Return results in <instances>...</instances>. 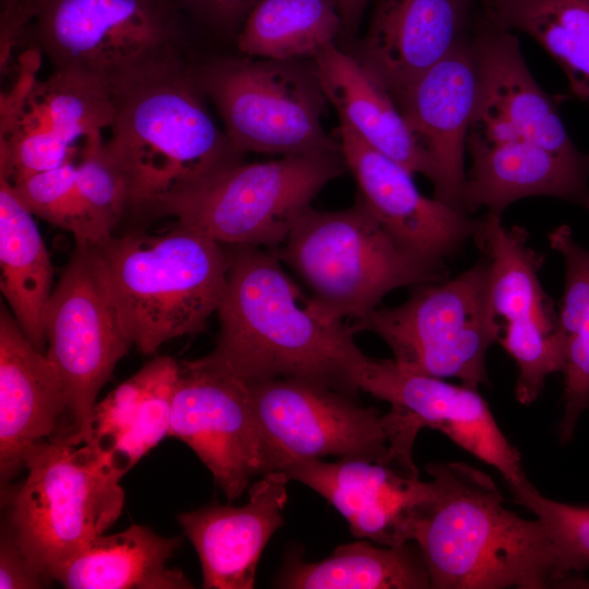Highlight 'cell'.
Here are the masks:
<instances>
[{"instance_id":"60d3db41","label":"cell","mask_w":589,"mask_h":589,"mask_svg":"<svg viewBox=\"0 0 589 589\" xmlns=\"http://www.w3.org/2000/svg\"><path fill=\"white\" fill-rule=\"evenodd\" d=\"M558 588H589V580L579 576H569L557 585Z\"/></svg>"},{"instance_id":"e0dca14e","label":"cell","mask_w":589,"mask_h":589,"mask_svg":"<svg viewBox=\"0 0 589 589\" xmlns=\"http://www.w3.org/2000/svg\"><path fill=\"white\" fill-rule=\"evenodd\" d=\"M341 156L359 187V196L392 239L432 265L474 238L480 219L420 193L412 173L368 145L347 123L337 129Z\"/></svg>"},{"instance_id":"d590c367","label":"cell","mask_w":589,"mask_h":589,"mask_svg":"<svg viewBox=\"0 0 589 589\" xmlns=\"http://www.w3.org/2000/svg\"><path fill=\"white\" fill-rule=\"evenodd\" d=\"M73 153L71 144L22 112L13 129L0 137V173L15 181L55 169Z\"/></svg>"},{"instance_id":"74e56055","label":"cell","mask_w":589,"mask_h":589,"mask_svg":"<svg viewBox=\"0 0 589 589\" xmlns=\"http://www.w3.org/2000/svg\"><path fill=\"white\" fill-rule=\"evenodd\" d=\"M183 10L213 26L229 28L243 22L257 0H178Z\"/></svg>"},{"instance_id":"b9f144b4","label":"cell","mask_w":589,"mask_h":589,"mask_svg":"<svg viewBox=\"0 0 589 589\" xmlns=\"http://www.w3.org/2000/svg\"><path fill=\"white\" fill-rule=\"evenodd\" d=\"M489 1H491V0H479V2H480L481 5L488 3Z\"/></svg>"},{"instance_id":"8fae6325","label":"cell","mask_w":589,"mask_h":589,"mask_svg":"<svg viewBox=\"0 0 589 589\" xmlns=\"http://www.w3.org/2000/svg\"><path fill=\"white\" fill-rule=\"evenodd\" d=\"M357 384L360 390L390 405L385 414L390 433L389 457L401 471L419 477L412 447L419 431L430 428L494 467L512 492L531 484L520 453L503 434L477 388L406 370L394 360L369 357L359 370Z\"/></svg>"},{"instance_id":"cb8c5ba5","label":"cell","mask_w":589,"mask_h":589,"mask_svg":"<svg viewBox=\"0 0 589 589\" xmlns=\"http://www.w3.org/2000/svg\"><path fill=\"white\" fill-rule=\"evenodd\" d=\"M181 364L156 357L96 402L81 440L120 478L168 436Z\"/></svg>"},{"instance_id":"9a60e30c","label":"cell","mask_w":589,"mask_h":589,"mask_svg":"<svg viewBox=\"0 0 589 589\" xmlns=\"http://www.w3.org/2000/svg\"><path fill=\"white\" fill-rule=\"evenodd\" d=\"M168 436L196 454L228 502L239 498L252 478L275 470L247 382L191 360L181 363Z\"/></svg>"},{"instance_id":"2e32d148","label":"cell","mask_w":589,"mask_h":589,"mask_svg":"<svg viewBox=\"0 0 589 589\" xmlns=\"http://www.w3.org/2000/svg\"><path fill=\"white\" fill-rule=\"evenodd\" d=\"M479 91L480 64L473 29L393 98L429 163L434 197L466 214L464 159Z\"/></svg>"},{"instance_id":"d6a6232c","label":"cell","mask_w":589,"mask_h":589,"mask_svg":"<svg viewBox=\"0 0 589 589\" xmlns=\"http://www.w3.org/2000/svg\"><path fill=\"white\" fill-rule=\"evenodd\" d=\"M11 183L34 216L71 233L75 245H93L112 235L84 200L73 157L55 169Z\"/></svg>"},{"instance_id":"ffe728a7","label":"cell","mask_w":589,"mask_h":589,"mask_svg":"<svg viewBox=\"0 0 589 589\" xmlns=\"http://www.w3.org/2000/svg\"><path fill=\"white\" fill-rule=\"evenodd\" d=\"M289 480L283 471H268L250 486L242 506L213 504L178 515L200 557L204 588L254 587L261 554L284 524Z\"/></svg>"},{"instance_id":"4dcf8cb0","label":"cell","mask_w":589,"mask_h":589,"mask_svg":"<svg viewBox=\"0 0 589 589\" xmlns=\"http://www.w3.org/2000/svg\"><path fill=\"white\" fill-rule=\"evenodd\" d=\"M549 242L565 264V287L557 312L564 344V414L560 440L573 437L576 423L589 404V250L562 225L549 235Z\"/></svg>"},{"instance_id":"3957f363","label":"cell","mask_w":589,"mask_h":589,"mask_svg":"<svg viewBox=\"0 0 589 589\" xmlns=\"http://www.w3.org/2000/svg\"><path fill=\"white\" fill-rule=\"evenodd\" d=\"M115 118L109 152L123 168L131 207L153 209L241 163V153L204 105L181 59L110 83Z\"/></svg>"},{"instance_id":"484cf974","label":"cell","mask_w":589,"mask_h":589,"mask_svg":"<svg viewBox=\"0 0 589 589\" xmlns=\"http://www.w3.org/2000/svg\"><path fill=\"white\" fill-rule=\"evenodd\" d=\"M180 537L165 538L151 528L100 534L59 566L51 580L67 589H188L193 584L167 563L180 548Z\"/></svg>"},{"instance_id":"f546056e","label":"cell","mask_w":589,"mask_h":589,"mask_svg":"<svg viewBox=\"0 0 589 589\" xmlns=\"http://www.w3.org/2000/svg\"><path fill=\"white\" fill-rule=\"evenodd\" d=\"M339 34L337 0H257L242 22L237 46L255 59H312Z\"/></svg>"},{"instance_id":"7a4b0ae2","label":"cell","mask_w":589,"mask_h":589,"mask_svg":"<svg viewBox=\"0 0 589 589\" xmlns=\"http://www.w3.org/2000/svg\"><path fill=\"white\" fill-rule=\"evenodd\" d=\"M432 497L411 528L435 589H542L558 581L545 525L504 506L492 478L464 462L426 466Z\"/></svg>"},{"instance_id":"1f68e13d","label":"cell","mask_w":589,"mask_h":589,"mask_svg":"<svg viewBox=\"0 0 589 589\" xmlns=\"http://www.w3.org/2000/svg\"><path fill=\"white\" fill-rule=\"evenodd\" d=\"M23 113L72 145L79 137L100 135L111 127V86L98 76L55 70L47 80L35 81Z\"/></svg>"},{"instance_id":"836d02e7","label":"cell","mask_w":589,"mask_h":589,"mask_svg":"<svg viewBox=\"0 0 589 589\" xmlns=\"http://www.w3.org/2000/svg\"><path fill=\"white\" fill-rule=\"evenodd\" d=\"M513 494L518 504L545 525L553 544L557 584L589 567V506L550 500L532 484Z\"/></svg>"},{"instance_id":"d6986e66","label":"cell","mask_w":589,"mask_h":589,"mask_svg":"<svg viewBox=\"0 0 589 589\" xmlns=\"http://www.w3.org/2000/svg\"><path fill=\"white\" fill-rule=\"evenodd\" d=\"M480 12L479 0H374L353 56L394 98L470 35Z\"/></svg>"},{"instance_id":"5bb4252c","label":"cell","mask_w":589,"mask_h":589,"mask_svg":"<svg viewBox=\"0 0 589 589\" xmlns=\"http://www.w3.org/2000/svg\"><path fill=\"white\" fill-rule=\"evenodd\" d=\"M247 384L275 470L278 455L338 456L392 465L388 424L375 408L359 406L350 395L302 378Z\"/></svg>"},{"instance_id":"30bf717a","label":"cell","mask_w":589,"mask_h":589,"mask_svg":"<svg viewBox=\"0 0 589 589\" xmlns=\"http://www.w3.org/2000/svg\"><path fill=\"white\" fill-rule=\"evenodd\" d=\"M182 11L178 0H41L32 21L35 48L55 70L110 84L181 59Z\"/></svg>"},{"instance_id":"44dd1931","label":"cell","mask_w":589,"mask_h":589,"mask_svg":"<svg viewBox=\"0 0 589 589\" xmlns=\"http://www.w3.org/2000/svg\"><path fill=\"white\" fill-rule=\"evenodd\" d=\"M67 401L47 354L24 335L11 311L0 308V474L9 481L31 448L59 432Z\"/></svg>"},{"instance_id":"277c9868","label":"cell","mask_w":589,"mask_h":589,"mask_svg":"<svg viewBox=\"0 0 589 589\" xmlns=\"http://www.w3.org/2000/svg\"><path fill=\"white\" fill-rule=\"evenodd\" d=\"M84 248L125 334L144 354L202 330L218 310L228 253L199 230L177 224L164 233L111 235Z\"/></svg>"},{"instance_id":"7bdbcfd3","label":"cell","mask_w":589,"mask_h":589,"mask_svg":"<svg viewBox=\"0 0 589 589\" xmlns=\"http://www.w3.org/2000/svg\"><path fill=\"white\" fill-rule=\"evenodd\" d=\"M337 1H338V4H339V0H337Z\"/></svg>"},{"instance_id":"ab89813d","label":"cell","mask_w":589,"mask_h":589,"mask_svg":"<svg viewBox=\"0 0 589 589\" xmlns=\"http://www.w3.org/2000/svg\"><path fill=\"white\" fill-rule=\"evenodd\" d=\"M371 0H339L341 34H351L359 25L361 15Z\"/></svg>"},{"instance_id":"7402d4cb","label":"cell","mask_w":589,"mask_h":589,"mask_svg":"<svg viewBox=\"0 0 589 589\" xmlns=\"http://www.w3.org/2000/svg\"><path fill=\"white\" fill-rule=\"evenodd\" d=\"M480 91L474 113L501 121L526 139L573 160H584L553 103L530 74L514 32L481 10L474 27Z\"/></svg>"},{"instance_id":"8d00e7d4","label":"cell","mask_w":589,"mask_h":589,"mask_svg":"<svg viewBox=\"0 0 589 589\" xmlns=\"http://www.w3.org/2000/svg\"><path fill=\"white\" fill-rule=\"evenodd\" d=\"M48 580L21 549L7 525L0 542V589L43 588Z\"/></svg>"},{"instance_id":"83f0119b","label":"cell","mask_w":589,"mask_h":589,"mask_svg":"<svg viewBox=\"0 0 589 589\" xmlns=\"http://www.w3.org/2000/svg\"><path fill=\"white\" fill-rule=\"evenodd\" d=\"M277 584L291 589L431 588L426 565L414 542L375 546L366 539L342 544L320 562L293 558Z\"/></svg>"},{"instance_id":"e575fe53","label":"cell","mask_w":589,"mask_h":589,"mask_svg":"<svg viewBox=\"0 0 589 589\" xmlns=\"http://www.w3.org/2000/svg\"><path fill=\"white\" fill-rule=\"evenodd\" d=\"M76 176L84 200L112 231L131 207V189L123 168L109 152L101 134L84 140Z\"/></svg>"},{"instance_id":"4fadbf2b","label":"cell","mask_w":589,"mask_h":589,"mask_svg":"<svg viewBox=\"0 0 589 589\" xmlns=\"http://www.w3.org/2000/svg\"><path fill=\"white\" fill-rule=\"evenodd\" d=\"M489 261V300L501 328L498 342L518 368L516 398L530 405L545 378L564 369V344L557 312L543 290L539 272L543 256L528 244V232L502 224L488 213L474 236Z\"/></svg>"},{"instance_id":"d4e9b609","label":"cell","mask_w":589,"mask_h":589,"mask_svg":"<svg viewBox=\"0 0 589 589\" xmlns=\"http://www.w3.org/2000/svg\"><path fill=\"white\" fill-rule=\"evenodd\" d=\"M312 67L339 121L412 175L429 179V163L394 99L353 55L332 43L312 58Z\"/></svg>"},{"instance_id":"f35d334b","label":"cell","mask_w":589,"mask_h":589,"mask_svg":"<svg viewBox=\"0 0 589 589\" xmlns=\"http://www.w3.org/2000/svg\"><path fill=\"white\" fill-rule=\"evenodd\" d=\"M40 1L1 0V38L10 41L19 40L35 17Z\"/></svg>"},{"instance_id":"ee69618b","label":"cell","mask_w":589,"mask_h":589,"mask_svg":"<svg viewBox=\"0 0 589 589\" xmlns=\"http://www.w3.org/2000/svg\"><path fill=\"white\" fill-rule=\"evenodd\" d=\"M588 407H589V404H588Z\"/></svg>"},{"instance_id":"4316f807","label":"cell","mask_w":589,"mask_h":589,"mask_svg":"<svg viewBox=\"0 0 589 589\" xmlns=\"http://www.w3.org/2000/svg\"><path fill=\"white\" fill-rule=\"evenodd\" d=\"M33 216L0 173V289L24 335L44 352L53 267Z\"/></svg>"},{"instance_id":"9c48e42d","label":"cell","mask_w":589,"mask_h":589,"mask_svg":"<svg viewBox=\"0 0 589 589\" xmlns=\"http://www.w3.org/2000/svg\"><path fill=\"white\" fill-rule=\"evenodd\" d=\"M193 71L241 154L340 152L339 142L323 128L327 99L312 63L304 67L300 59L227 58Z\"/></svg>"},{"instance_id":"f1b7e54d","label":"cell","mask_w":589,"mask_h":589,"mask_svg":"<svg viewBox=\"0 0 589 589\" xmlns=\"http://www.w3.org/2000/svg\"><path fill=\"white\" fill-rule=\"evenodd\" d=\"M498 26L533 38L565 72L573 96L589 100V0H491Z\"/></svg>"},{"instance_id":"52a82bcc","label":"cell","mask_w":589,"mask_h":589,"mask_svg":"<svg viewBox=\"0 0 589 589\" xmlns=\"http://www.w3.org/2000/svg\"><path fill=\"white\" fill-rule=\"evenodd\" d=\"M345 169L341 152L239 163L152 211L221 244L276 248L313 197Z\"/></svg>"},{"instance_id":"5b68a950","label":"cell","mask_w":589,"mask_h":589,"mask_svg":"<svg viewBox=\"0 0 589 589\" xmlns=\"http://www.w3.org/2000/svg\"><path fill=\"white\" fill-rule=\"evenodd\" d=\"M313 292L308 308L327 321L359 320L392 290L443 279V267L400 248L358 197L349 208L308 207L278 249Z\"/></svg>"},{"instance_id":"6da1fadb","label":"cell","mask_w":589,"mask_h":589,"mask_svg":"<svg viewBox=\"0 0 589 589\" xmlns=\"http://www.w3.org/2000/svg\"><path fill=\"white\" fill-rule=\"evenodd\" d=\"M227 253L220 330L214 349L191 361L245 382L294 377L354 397L368 358L354 342V328L302 305L276 255L252 245H230Z\"/></svg>"},{"instance_id":"ba28073f","label":"cell","mask_w":589,"mask_h":589,"mask_svg":"<svg viewBox=\"0 0 589 589\" xmlns=\"http://www.w3.org/2000/svg\"><path fill=\"white\" fill-rule=\"evenodd\" d=\"M489 276L484 256L450 280L418 286L399 305L374 309L352 327L381 337L406 370L458 378L478 389L489 383L485 358L501 334L490 306Z\"/></svg>"},{"instance_id":"ac0fdd59","label":"cell","mask_w":589,"mask_h":589,"mask_svg":"<svg viewBox=\"0 0 589 589\" xmlns=\"http://www.w3.org/2000/svg\"><path fill=\"white\" fill-rule=\"evenodd\" d=\"M276 470L327 500L356 538L388 546L411 541L412 522L434 492L432 480L421 481L395 466L357 458L327 462L278 455Z\"/></svg>"},{"instance_id":"8992f818","label":"cell","mask_w":589,"mask_h":589,"mask_svg":"<svg viewBox=\"0 0 589 589\" xmlns=\"http://www.w3.org/2000/svg\"><path fill=\"white\" fill-rule=\"evenodd\" d=\"M10 497L8 527L32 563L51 574L119 518L120 477L86 445L56 435L36 443Z\"/></svg>"},{"instance_id":"7c38bea8","label":"cell","mask_w":589,"mask_h":589,"mask_svg":"<svg viewBox=\"0 0 589 589\" xmlns=\"http://www.w3.org/2000/svg\"><path fill=\"white\" fill-rule=\"evenodd\" d=\"M44 329L64 388L65 438L80 445L99 390L132 346L84 247L75 245L52 289Z\"/></svg>"},{"instance_id":"603a6c76","label":"cell","mask_w":589,"mask_h":589,"mask_svg":"<svg viewBox=\"0 0 589 589\" xmlns=\"http://www.w3.org/2000/svg\"><path fill=\"white\" fill-rule=\"evenodd\" d=\"M471 167L467 172L465 208L501 215L529 196H555L589 208V157L573 160L525 139L467 137Z\"/></svg>"}]
</instances>
